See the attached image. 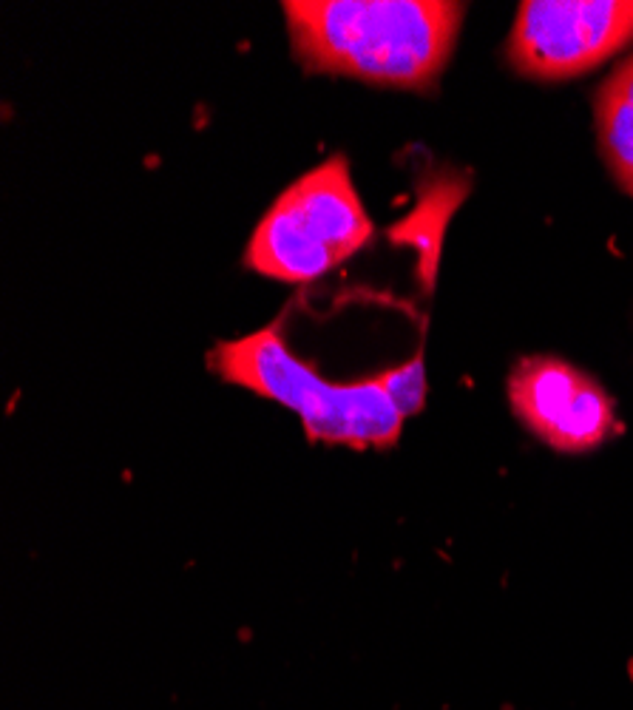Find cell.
Here are the masks:
<instances>
[{
  "mask_svg": "<svg viewBox=\"0 0 633 710\" xmlns=\"http://www.w3.org/2000/svg\"><path fill=\"white\" fill-rule=\"evenodd\" d=\"M631 40V0H526L511 32L509 60L534 80H568L597 69Z\"/></svg>",
  "mask_w": 633,
  "mask_h": 710,
  "instance_id": "obj_4",
  "label": "cell"
},
{
  "mask_svg": "<svg viewBox=\"0 0 633 710\" xmlns=\"http://www.w3.org/2000/svg\"><path fill=\"white\" fill-rule=\"evenodd\" d=\"M597 131L611 174L633 196V57L599 89Z\"/></svg>",
  "mask_w": 633,
  "mask_h": 710,
  "instance_id": "obj_6",
  "label": "cell"
},
{
  "mask_svg": "<svg viewBox=\"0 0 633 710\" xmlns=\"http://www.w3.org/2000/svg\"><path fill=\"white\" fill-rule=\"evenodd\" d=\"M284 15L293 54L307 71L426 91L455 49L463 3L293 0Z\"/></svg>",
  "mask_w": 633,
  "mask_h": 710,
  "instance_id": "obj_1",
  "label": "cell"
},
{
  "mask_svg": "<svg viewBox=\"0 0 633 710\" xmlns=\"http://www.w3.org/2000/svg\"><path fill=\"white\" fill-rule=\"evenodd\" d=\"M509 395L520 421L560 452H588L614 429L608 392L557 358L523 361L511 375Z\"/></svg>",
  "mask_w": 633,
  "mask_h": 710,
  "instance_id": "obj_5",
  "label": "cell"
},
{
  "mask_svg": "<svg viewBox=\"0 0 633 710\" xmlns=\"http://www.w3.org/2000/svg\"><path fill=\"white\" fill-rule=\"evenodd\" d=\"M387 390L395 401V407L404 412V418L415 415L423 407L426 398V370H423V358L415 355L404 367H395L384 373Z\"/></svg>",
  "mask_w": 633,
  "mask_h": 710,
  "instance_id": "obj_7",
  "label": "cell"
},
{
  "mask_svg": "<svg viewBox=\"0 0 633 710\" xmlns=\"http://www.w3.org/2000/svg\"><path fill=\"white\" fill-rule=\"evenodd\" d=\"M372 239V222L344 157L296 179L264 213L245 250L247 267L276 282H313Z\"/></svg>",
  "mask_w": 633,
  "mask_h": 710,
  "instance_id": "obj_3",
  "label": "cell"
},
{
  "mask_svg": "<svg viewBox=\"0 0 633 710\" xmlns=\"http://www.w3.org/2000/svg\"><path fill=\"white\" fill-rule=\"evenodd\" d=\"M211 367L222 381L293 409L310 441L358 449L392 446L404 426V412L395 407L384 373L358 384H330L290 353L279 324L219 344Z\"/></svg>",
  "mask_w": 633,
  "mask_h": 710,
  "instance_id": "obj_2",
  "label": "cell"
}]
</instances>
